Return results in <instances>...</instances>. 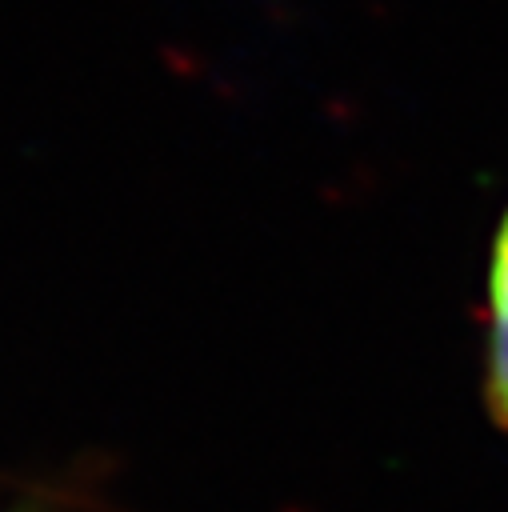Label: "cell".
Segmentation results:
<instances>
[{"instance_id":"obj_1","label":"cell","mask_w":508,"mask_h":512,"mask_svg":"<svg viewBox=\"0 0 508 512\" xmlns=\"http://www.w3.org/2000/svg\"><path fill=\"white\" fill-rule=\"evenodd\" d=\"M484 396L492 420L508 432V212L496 228L488 264V356H484Z\"/></svg>"}]
</instances>
